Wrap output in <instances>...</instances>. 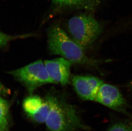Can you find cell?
<instances>
[{
    "mask_svg": "<svg viewBox=\"0 0 132 131\" xmlns=\"http://www.w3.org/2000/svg\"><path fill=\"white\" fill-rule=\"evenodd\" d=\"M48 47L51 54L59 55L73 63L97 67L105 61L89 58L84 50L58 26H54L48 32Z\"/></svg>",
    "mask_w": 132,
    "mask_h": 131,
    "instance_id": "7a4b0ae2",
    "label": "cell"
},
{
    "mask_svg": "<svg viewBox=\"0 0 132 131\" xmlns=\"http://www.w3.org/2000/svg\"><path fill=\"white\" fill-rule=\"evenodd\" d=\"M0 131H1V130H0Z\"/></svg>",
    "mask_w": 132,
    "mask_h": 131,
    "instance_id": "9a60e30c",
    "label": "cell"
},
{
    "mask_svg": "<svg viewBox=\"0 0 132 131\" xmlns=\"http://www.w3.org/2000/svg\"><path fill=\"white\" fill-rule=\"evenodd\" d=\"M50 106L48 101L45 98L44 103L41 109L35 114L31 115L30 118L38 123H45L50 111Z\"/></svg>",
    "mask_w": 132,
    "mask_h": 131,
    "instance_id": "30bf717a",
    "label": "cell"
},
{
    "mask_svg": "<svg viewBox=\"0 0 132 131\" xmlns=\"http://www.w3.org/2000/svg\"><path fill=\"white\" fill-rule=\"evenodd\" d=\"M95 101L116 111L129 115L125 99L119 90L114 86L103 83L97 94Z\"/></svg>",
    "mask_w": 132,
    "mask_h": 131,
    "instance_id": "5b68a950",
    "label": "cell"
},
{
    "mask_svg": "<svg viewBox=\"0 0 132 131\" xmlns=\"http://www.w3.org/2000/svg\"><path fill=\"white\" fill-rule=\"evenodd\" d=\"M71 82L77 95L83 100L94 101L100 87L101 79L93 76H73Z\"/></svg>",
    "mask_w": 132,
    "mask_h": 131,
    "instance_id": "8992f818",
    "label": "cell"
},
{
    "mask_svg": "<svg viewBox=\"0 0 132 131\" xmlns=\"http://www.w3.org/2000/svg\"><path fill=\"white\" fill-rule=\"evenodd\" d=\"M10 103L0 96V130L7 131L9 126Z\"/></svg>",
    "mask_w": 132,
    "mask_h": 131,
    "instance_id": "9c48e42d",
    "label": "cell"
},
{
    "mask_svg": "<svg viewBox=\"0 0 132 131\" xmlns=\"http://www.w3.org/2000/svg\"><path fill=\"white\" fill-rule=\"evenodd\" d=\"M45 100L36 95H30L24 100L23 107L28 116H31L39 111L44 104Z\"/></svg>",
    "mask_w": 132,
    "mask_h": 131,
    "instance_id": "ba28073f",
    "label": "cell"
},
{
    "mask_svg": "<svg viewBox=\"0 0 132 131\" xmlns=\"http://www.w3.org/2000/svg\"><path fill=\"white\" fill-rule=\"evenodd\" d=\"M10 90L5 87L0 82V95L9 94Z\"/></svg>",
    "mask_w": 132,
    "mask_h": 131,
    "instance_id": "4fadbf2b",
    "label": "cell"
},
{
    "mask_svg": "<svg viewBox=\"0 0 132 131\" xmlns=\"http://www.w3.org/2000/svg\"><path fill=\"white\" fill-rule=\"evenodd\" d=\"M67 28L71 39L84 50L89 48L102 33L103 26L89 14L71 17Z\"/></svg>",
    "mask_w": 132,
    "mask_h": 131,
    "instance_id": "3957f363",
    "label": "cell"
},
{
    "mask_svg": "<svg viewBox=\"0 0 132 131\" xmlns=\"http://www.w3.org/2000/svg\"><path fill=\"white\" fill-rule=\"evenodd\" d=\"M55 2L60 5H77L80 4L84 0H53Z\"/></svg>",
    "mask_w": 132,
    "mask_h": 131,
    "instance_id": "7c38bea8",
    "label": "cell"
},
{
    "mask_svg": "<svg viewBox=\"0 0 132 131\" xmlns=\"http://www.w3.org/2000/svg\"><path fill=\"white\" fill-rule=\"evenodd\" d=\"M53 83L65 86L69 83L70 69L73 64L69 60L59 58L44 61Z\"/></svg>",
    "mask_w": 132,
    "mask_h": 131,
    "instance_id": "52a82bcc",
    "label": "cell"
},
{
    "mask_svg": "<svg viewBox=\"0 0 132 131\" xmlns=\"http://www.w3.org/2000/svg\"><path fill=\"white\" fill-rule=\"evenodd\" d=\"M9 73L26 87L30 95H32L39 87L53 83L42 60L11 71Z\"/></svg>",
    "mask_w": 132,
    "mask_h": 131,
    "instance_id": "277c9868",
    "label": "cell"
},
{
    "mask_svg": "<svg viewBox=\"0 0 132 131\" xmlns=\"http://www.w3.org/2000/svg\"><path fill=\"white\" fill-rule=\"evenodd\" d=\"M130 87L132 89V81L130 82Z\"/></svg>",
    "mask_w": 132,
    "mask_h": 131,
    "instance_id": "5bb4252c",
    "label": "cell"
},
{
    "mask_svg": "<svg viewBox=\"0 0 132 131\" xmlns=\"http://www.w3.org/2000/svg\"><path fill=\"white\" fill-rule=\"evenodd\" d=\"M107 131H132V118L114 124Z\"/></svg>",
    "mask_w": 132,
    "mask_h": 131,
    "instance_id": "8fae6325",
    "label": "cell"
},
{
    "mask_svg": "<svg viewBox=\"0 0 132 131\" xmlns=\"http://www.w3.org/2000/svg\"><path fill=\"white\" fill-rule=\"evenodd\" d=\"M50 111L45 121L51 131H89L90 127L83 122L76 107L65 99L50 94L46 96Z\"/></svg>",
    "mask_w": 132,
    "mask_h": 131,
    "instance_id": "6da1fadb",
    "label": "cell"
}]
</instances>
